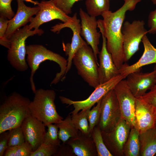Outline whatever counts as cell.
I'll use <instances>...</instances> for the list:
<instances>
[{
  "label": "cell",
  "mask_w": 156,
  "mask_h": 156,
  "mask_svg": "<svg viewBox=\"0 0 156 156\" xmlns=\"http://www.w3.org/2000/svg\"><path fill=\"white\" fill-rule=\"evenodd\" d=\"M32 151L29 145L25 142L18 146H8L5 150V156H30Z\"/></svg>",
  "instance_id": "f1b7e54d"
},
{
  "label": "cell",
  "mask_w": 156,
  "mask_h": 156,
  "mask_svg": "<svg viewBox=\"0 0 156 156\" xmlns=\"http://www.w3.org/2000/svg\"><path fill=\"white\" fill-rule=\"evenodd\" d=\"M91 135L94 141L97 150V156H113L106 146L103 139L101 131L96 126L94 128Z\"/></svg>",
  "instance_id": "4316f807"
},
{
  "label": "cell",
  "mask_w": 156,
  "mask_h": 156,
  "mask_svg": "<svg viewBox=\"0 0 156 156\" xmlns=\"http://www.w3.org/2000/svg\"><path fill=\"white\" fill-rule=\"evenodd\" d=\"M73 62L78 74L89 86L95 88L99 85L97 59L91 47L87 44L77 50L74 56Z\"/></svg>",
  "instance_id": "8992f818"
},
{
  "label": "cell",
  "mask_w": 156,
  "mask_h": 156,
  "mask_svg": "<svg viewBox=\"0 0 156 156\" xmlns=\"http://www.w3.org/2000/svg\"><path fill=\"white\" fill-rule=\"evenodd\" d=\"M97 27L100 29L102 38L101 49L99 54V64L98 74L100 84L108 81L120 73L111 54L107 50L106 39L103 34V23L101 20L97 21Z\"/></svg>",
  "instance_id": "5bb4252c"
},
{
  "label": "cell",
  "mask_w": 156,
  "mask_h": 156,
  "mask_svg": "<svg viewBox=\"0 0 156 156\" xmlns=\"http://www.w3.org/2000/svg\"><path fill=\"white\" fill-rule=\"evenodd\" d=\"M139 134V132L135 127L131 128L128 138L124 145V155L140 156Z\"/></svg>",
  "instance_id": "cb8c5ba5"
},
{
  "label": "cell",
  "mask_w": 156,
  "mask_h": 156,
  "mask_svg": "<svg viewBox=\"0 0 156 156\" xmlns=\"http://www.w3.org/2000/svg\"><path fill=\"white\" fill-rule=\"evenodd\" d=\"M9 20L3 16L0 17V44L5 47L9 49L10 47V40L5 36Z\"/></svg>",
  "instance_id": "d6a6232c"
},
{
  "label": "cell",
  "mask_w": 156,
  "mask_h": 156,
  "mask_svg": "<svg viewBox=\"0 0 156 156\" xmlns=\"http://www.w3.org/2000/svg\"><path fill=\"white\" fill-rule=\"evenodd\" d=\"M155 127H156V122L155 124Z\"/></svg>",
  "instance_id": "7bdbcfd3"
},
{
  "label": "cell",
  "mask_w": 156,
  "mask_h": 156,
  "mask_svg": "<svg viewBox=\"0 0 156 156\" xmlns=\"http://www.w3.org/2000/svg\"><path fill=\"white\" fill-rule=\"evenodd\" d=\"M126 77L127 84L136 98L143 96L148 90H150L156 84L154 71L146 73L137 71L129 74Z\"/></svg>",
  "instance_id": "ac0fdd59"
},
{
  "label": "cell",
  "mask_w": 156,
  "mask_h": 156,
  "mask_svg": "<svg viewBox=\"0 0 156 156\" xmlns=\"http://www.w3.org/2000/svg\"><path fill=\"white\" fill-rule=\"evenodd\" d=\"M29 107L31 114L42 122L46 126L51 124H58L63 118L58 113L54 101L56 93L52 90H36Z\"/></svg>",
  "instance_id": "277c9868"
},
{
  "label": "cell",
  "mask_w": 156,
  "mask_h": 156,
  "mask_svg": "<svg viewBox=\"0 0 156 156\" xmlns=\"http://www.w3.org/2000/svg\"><path fill=\"white\" fill-rule=\"evenodd\" d=\"M155 76L156 79V64L155 65V67L154 68V70Z\"/></svg>",
  "instance_id": "60d3db41"
},
{
  "label": "cell",
  "mask_w": 156,
  "mask_h": 156,
  "mask_svg": "<svg viewBox=\"0 0 156 156\" xmlns=\"http://www.w3.org/2000/svg\"><path fill=\"white\" fill-rule=\"evenodd\" d=\"M79 15L81 21V35L90 46L97 58L99 53L98 45L101 34L97 29V20L96 17L90 16L81 8L79 9Z\"/></svg>",
  "instance_id": "e0dca14e"
},
{
  "label": "cell",
  "mask_w": 156,
  "mask_h": 156,
  "mask_svg": "<svg viewBox=\"0 0 156 156\" xmlns=\"http://www.w3.org/2000/svg\"><path fill=\"white\" fill-rule=\"evenodd\" d=\"M23 1H25L27 2H30L33 4L34 5H38L39 2L37 1H34L33 0H21Z\"/></svg>",
  "instance_id": "ab89813d"
},
{
  "label": "cell",
  "mask_w": 156,
  "mask_h": 156,
  "mask_svg": "<svg viewBox=\"0 0 156 156\" xmlns=\"http://www.w3.org/2000/svg\"><path fill=\"white\" fill-rule=\"evenodd\" d=\"M37 5L39 10L36 16L31 18L28 25L30 30L39 29L42 24L54 20H59L65 23L71 17L57 7L53 0H43Z\"/></svg>",
  "instance_id": "4fadbf2b"
},
{
  "label": "cell",
  "mask_w": 156,
  "mask_h": 156,
  "mask_svg": "<svg viewBox=\"0 0 156 156\" xmlns=\"http://www.w3.org/2000/svg\"><path fill=\"white\" fill-rule=\"evenodd\" d=\"M124 3L114 12H104L103 17V32L107 40V47L111 54L114 62L120 69L124 62L122 29L128 11H133L142 0H124Z\"/></svg>",
  "instance_id": "6da1fadb"
},
{
  "label": "cell",
  "mask_w": 156,
  "mask_h": 156,
  "mask_svg": "<svg viewBox=\"0 0 156 156\" xmlns=\"http://www.w3.org/2000/svg\"><path fill=\"white\" fill-rule=\"evenodd\" d=\"M56 124L59 129V138L63 144L65 143L70 138L76 137L78 135L79 130L73 123L70 114Z\"/></svg>",
  "instance_id": "603a6c76"
},
{
  "label": "cell",
  "mask_w": 156,
  "mask_h": 156,
  "mask_svg": "<svg viewBox=\"0 0 156 156\" xmlns=\"http://www.w3.org/2000/svg\"><path fill=\"white\" fill-rule=\"evenodd\" d=\"M58 147L43 142L35 151L31 152L30 156H54Z\"/></svg>",
  "instance_id": "4dcf8cb0"
},
{
  "label": "cell",
  "mask_w": 156,
  "mask_h": 156,
  "mask_svg": "<svg viewBox=\"0 0 156 156\" xmlns=\"http://www.w3.org/2000/svg\"><path fill=\"white\" fill-rule=\"evenodd\" d=\"M148 25L149 29L148 33H156V9L150 12L148 16Z\"/></svg>",
  "instance_id": "8d00e7d4"
},
{
  "label": "cell",
  "mask_w": 156,
  "mask_h": 156,
  "mask_svg": "<svg viewBox=\"0 0 156 156\" xmlns=\"http://www.w3.org/2000/svg\"><path fill=\"white\" fill-rule=\"evenodd\" d=\"M81 0H53L55 5L65 13L68 15L72 12L74 4Z\"/></svg>",
  "instance_id": "e575fe53"
},
{
  "label": "cell",
  "mask_w": 156,
  "mask_h": 156,
  "mask_svg": "<svg viewBox=\"0 0 156 156\" xmlns=\"http://www.w3.org/2000/svg\"><path fill=\"white\" fill-rule=\"evenodd\" d=\"M47 126V131L44 136L43 142L54 146H60L61 140L59 138L58 126L56 124H51Z\"/></svg>",
  "instance_id": "83f0119b"
},
{
  "label": "cell",
  "mask_w": 156,
  "mask_h": 156,
  "mask_svg": "<svg viewBox=\"0 0 156 156\" xmlns=\"http://www.w3.org/2000/svg\"><path fill=\"white\" fill-rule=\"evenodd\" d=\"M141 97L156 107V84Z\"/></svg>",
  "instance_id": "f35d334b"
},
{
  "label": "cell",
  "mask_w": 156,
  "mask_h": 156,
  "mask_svg": "<svg viewBox=\"0 0 156 156\" xmlns=\"http://www.w3.org/2000/svg\"><path fill=\"white\" fill-rule=\"evenodd\" d=\"M143 20L125 21L122 29L124 62L128 61L139 50L144 36L148 33Z\"/></svg>",
  "instance_id": "52a82bcc"
},
{
  "label": "cell",
  "mask_w": 156,
  "mask_h": 156,
  "mask_svg": "<svg viewBox=\"0 0 156 156\" xmlns=\"http://www.w3.org/2000/svg\"><path fill=\"white\" fill-rule=\"evenodd\" d=\"M68 28L72 31L73 36L71 43H62V47L66 55L68 56L66 75L70 69L74 56L77 50L87 44L82 38L81 35V24L75 13L67 22L59 23L52 27L50 30L54 33H59L64 28Z\"/></svg>",
  "instance_id": "9c48e42d"
},
{
  "label": "cell",
  "mask_w": 156,
  "mask_h": 156,
  "mask_svg": "<svg viewBox=\"0 0 156 156\" xmlns=\"http://www.w3.org/2000/svg\"><path fill=\"white\" fill-rule=\"evenodd\" d=\"M90 109L81 110L79 113L72 115L71 120L75 127L82 133L91 135L88 118V113Z\"/></svg>",
  "instance_id": "484cf974"
},
{
  "label": "cell",
  "mask_w": 156,
  "mask_h": 156,
  "mask_svg": "<svg viewBox=\"0 0 156 156\" xmlns=\"http://www.w3.org/2000/svg\"><path fill=\"white\" fill-rule=\"evenodd\" d=\"M27 97L14 92L0 106V133L21 126L24 120L30 114V102Z\"/></svg>",
  "instance_id": "7a4b0ae2"
},
{
  "label": "cell",
  "mask_w": 156,
  "mask_h": 156,
  "mask_svg": "<svg viewBox=\"0 0 156 156\" xmlns=\"http://www.w3.org/2000/svg\"><path fill=\"white\" fill-rule=\"evenodd\" d=\"M17 10L14 16L9 20L5 36L9 39L17 30L30 22L31 18L38 11L40 8L37 5L34 7L27 6L23 1L16 0Z\"/></svg>",
  "instance_id": "d6986e66"
},
{
  "label": "cell",
  "mask_w": 156,
  "mask_h": 156,
  "mask_svg": "<svg viewBox=\"0 0 156 156\" xmlns=\"http://www.w3.org/2000/svg\"><path fill=\"white\" fill-rule=\"evenodd\" d=\"M153 3L156 5V0H151Z\"/></svg>",
  "instance_id": "b9f144b4"
},
{
  "label": "cell",
  "mask_w": 156,
  "mask_h": 156,
  "mask_svg": "<svg viewBox=\"0 0 156 156\" xmlns=\"http://www.w3.org/2000/svg\"><path fill=\"white\" fill-rule=\"evenodd\" d=\"M131 127L122 117L111 130L101 132L104 142L113 156L124 155V145L128 138Z\"/></svg>",
  "instance_id": "8fae6325"
},
{
  "label": "cell",
  "mask_w": 156,
  "mask_h": 156,
  "mask_svg": "<svg viewBox=\"0 0 156 156\" xmlns=\"http://www.w3.org/2000/svg\"><path fill=\"white\" fill-rule=\"evenodd\" d=\"M44 124L31 114L23 120L21 127L25 142L35 151L43 142L46 132Z\"/></svg>",
  "instance_id": "9a60e30c"
},
{
  "label": "cell",
  "mask_w": 156,
  "mask_h": 156,
  "mask_svg": "<svg viewBox=\"0 0 156 156\" xmlns=\"http://www.w3.org/2000/svg\"><path fill=\"white\" fill-rule=\"evenodd\" d=\"M9 131L8 146H19L25 142L21 126L12 129Z\"/></svg>",
  "instance_id": "f546056e"
},
{
  "label": "cell",
  "mask_w": 156,
  "mask_h": 156,
  "mask_svg": "<svg viewBox=\"0 0 156 156\" xmlns=\"http://www.w3.org/2000/svg\"><path fill=\"white\" fill-rule=\"evenodd\" d=\"M12 0H0V16L7 18L12 19L15 14L11 5Z\"/></svg>",
  "instance_id": "836d02e7"
},
{
  "label": "cell",
  "mask_w": 156,
  "mask_h": 156,
  "mask_svg": "<svg viewBox=\"0 0 156 156\" xmlns=\"http://www.w3.org/2000/svg\"><path fill=\"white\" fill-rule=\"evenodd\" d=\"M121 117L119 104L114 88L101 99L100 117L96 126L101 132L108 131L115 126Z\"/></svg>",
  "instance_id": "ba28073f"
},
{
  "label": "cell",
  "mask_w": 156,
  "mask_h": 156,
  "mask_svg": "<svg viewBox=\"0 0 156 156\" xmlns=\"http://www.w3.org/2000/svg\"><path fill=\"white\" fill-rule=\"evenodd\" d=\"M120 110L121 117L130 125L135 127V109L136 98L133 95L126 80L120 81L114 88Z\"/></svg>",
  "instance_id": "7c38bea8"
},
{
  "label": "cell",
  "mask_w": 156,
  "mask_h": 156,
  "mask_svg": "<svg viewBox=\"0 0 156 156\" xmlns=\"http://www.w3.org/2000/svg\"><path fill=\"white\" fill-rule=\"evenodd\" d=\"M44 31L41 29H29L26 25L17 30L9 39L10 47L8 49L7 59L11 65L18 71L27 70L28 65L25 59V41L29 37L38 35L41 36Z\"/></svg>",
  "instance_id": "5b68a950"
},
{
  "label": "cell",
  "mask_w": 156,
  "mask_h": 156,
  "mask_svg": "<svg viewBox=\"0 0 156 156\" xmlns=\"http://www.w3.org/2000/svg\"><path fill=\"white\" fill-rule=\"evenodd\" d=\"M140 156H153L156 155V127L140 133Z\"/></svg>",
  "instance_id": "7402d4cb"
},
{
  "label": "cell",
  "mask_w": 156,
  "mask_h": 156,
  "mask_svg": "<svg viewBox=\"0 0 156 156\" xmlns=\"http://www.w3.org/2000/svg\"><path fill=\"white\" fill-rule=\"evenodd\" d=\"M125 78L124 75L120 74L108 81L100 84L88 97L84 100L75 101L62 96H60L59 98L62 103L73 105L74 109L70 114H74L80 110L90 109L108 92L114 89L120 81Z\"/></svg>",
  "instance_id": "30bf717a"
},
{
  "label": "cell",
  "mask_w": 156,
  "mask_h": 156,
  "mask_svg": "<svg viewBox=\"0 0 156 156\" xmlns=\"http://www.w3.org/2000/svg\"><path fill=\"white\" fill-rule=\"evenodd\" d=\"M72 148L68 144H62L59 146L56 153L54 156H74Z\"/></svg>",
  "instance_id": "74e56055"
},
{
  "label": "cell",
  "mask_w": 156,
  "mask_h": 156,
  "mask_svg": "<svg viewBox=\"0 0 156 156\" xmlns=\"http://www.w3.org/2000/svg\"></svg>",
  "instance_id": "ee69618b"
},
{
  "label": "cell",
  "mask_w": 156,
  "mask_h": 156,
  "mask_svg": "<svg viewBox=\"0 0 156 156\" xmlns=\"http://www.w3.org/2000/svg\"><path fill=\"white\" fill-rule=\"evenodd\" d=\"M135 128L140 133L155 128L156 107L141 97L136 98Z\"/></svg>",
  "instance_id": "2e32d148"
},
{
  "label": "cell",
  "mask_w": 156,
  "mask_h": 156,
  "mask_svg": "<svg viewBox=\"0 0 156 156\" xmlns=\"http://www.w3.org/2000/svg\"><path fill=\"white\" fill-rule=\"evenodd\" d=\"M144 48L143 53L139 60L135 63L129 65L124 64L119 69L120 73L126 77L129 74L141 70V68L144 66L156 64V48L151 44L146 35L143 37L142 41Z\"/></svg>",
  "instance_id": "ffe728a7"
},
{
  "label": "cell",
  "mask_w": 156,
  "mask_h": 156,
  "mask_svg": "<svg viewBox=\"0 0 156 156\" xmlns=\"http://www.w3.org/2000/svg\"><path fill=\"white\" fill-rule=\"evenodd\" d=\"M77 156H97V152L92 135H86L79 130L78 135L70 138L66 142Z\"/></svg>",
  "instance_id": "44dd1931"
},
{
  "label": "cell",
  "mask_w": 156,
  "mask_h": 156,
  "mask_svg": "<svg viewBox=\"0 0 156 156\" xmlns=\"http://www.w3.org/2000/svg\"><path fill=\"white\" fill-rule=\"evenodd\" d=\"M101 99L97 103L96 105L88 113V118L90 129L91 133L95 127L97 125L100 114V102Z\"/></svg>",
  "instance_id": "1f68e13d"
},
{
  "label": "cell",
  "mask_w": 156,
  "mask_h": 156,
  "mask_svg": "<svg viewBox=\"0 0 156 156\" xmlns=\"http://www.w3.org/2000/svg\"><path fill=\"white\" fill-rule=\"evenodd\" d=\"M26 51L27 55L26 60L31 70L29 78L30 83L31 89L34 93L36 90L33 79L34 74L39 68L40 64L46 60L56 62L60 68V71L56 74L51 85L56 84L60 80H63L65 78L67 61L64 57L47 49L41 44L27 45Z\"/></svg>",
  "instance_id": "3957f363"
},
{
  "label": "cell",
  "mask_w": 156,
  "mask_h": 156,
  "mask_svg": "<svg viewBox=\"0 0 156 156\" xmlns=\"http://www.w3.org/2000/svg\"><path fill=\"white\" fill-rule=\"evenodd\" d=\"M9 130L0 133V156L4 155L5 150L8 147Z\"/></svg>",
  "instance_id": "d590c367"
},
{
  "label": "cell",
  "mask_w": 156,
  "mask_h": 156,
  "mask_svg": "<svg viewBox=\"0 0 156 156\" xmlns=\"http://www.w3.org/2000/svg\"><path fill=\"white\" fill-rule=\"evenodd\" d=\"M85 4L87 13L96 17L109 10V0H86Z\"/></svg>",
  "instance_id": "d4e9b609"
}]
</instances>
